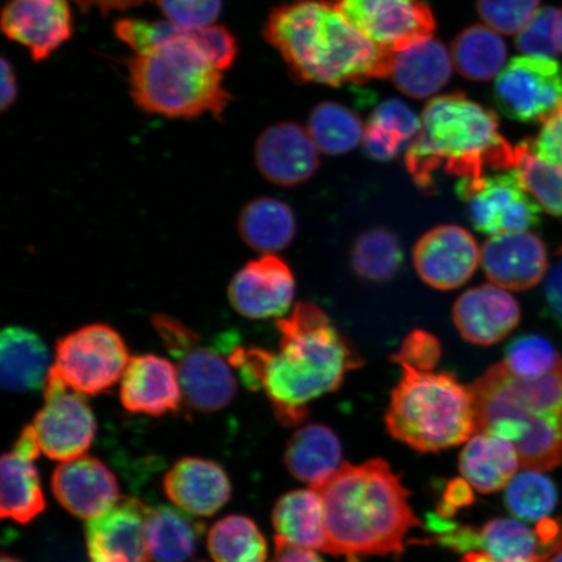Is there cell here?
<instances>
[{"label":"cell","instance_id":"obj_20","mask_svg":"<svg viewBox=\"0 0 562 562\" xmlns=\"http://www.w3.org/2000/svg\"><path fill=\"white\" fill-rule=\"evenodd\" d=\"M2 30L42 61L72 35V15L67 0H12L4 7Z\"/></svg>","mask_w":562,"mask_h":562},{"label":"cell","instance_id":"obj_9","mask_svg":"<svg viewBox=\"0 0 562 562\" xmlns=\"http://www.w3.org/2000/svg\"><path fill=\"white\" fill-rule=\"evenodd\" d=\"M130 360L122 335L103 323H93L61 337L50 372L69 390L95 396L122 381Z\"/></svg>","mask_w":562,"mask_h":562},{"label":"cell","instance_id":"obj_28","mask_svg":"<svg viewBox=\"0 0 562 562\" xmlns=\"http://www.w3.org/2000/svg\"><path fill=\"white\" fill-rule=\"evenodd\" d=\"M272 525L286 543L329 553L325 507L313 488L281 496L272 510Z\"/></svg>","mask_w":562,"mask_h":562},{"label":"cell","instance_id":"obj_42","mask_svg":"<svg viewBox=\"0 0 562 562\" xmlns=\"http://www.w3.org/2000/svg\"><path fill=\"white\" fill-rule=\"evenodd\" d=\"M186 32V30L168 20L122 19L115 24L116 37L128 45L136 54L150 52L153 48L181 37Z\"/></svg>","mask_w":562,"mask_h":562},{"label":"cell","instance_id":"obj_12","mask_svg":"<svg viewBox=\"0 0 562 562\" xmlns=\"http://www.w3.org/2000/svg\"><path fill=\"white\" fill-rule=\"evenodd\" d=\"M492 101L510 121L543 123L562 102V66L548 56H516L497 75Z\"/></svg>","mask_w":562,"mask_h":562},{"label":"cell","instance_id":"obj_46","mask_svg":"<svg viewBox=\"0 0 562 562\" xmlns=\"http://www.w3.org/2000/svg\"><path fill=\"white\" fill-rule=\"evenodd\" d=\"M369 122L400 133L409 143L418 136L420 130V119L416 112L403 101L393 100V98L379 103L372 111Z\"/></svg>","mask_w":562,"mask_h":562},{"label":"cell","instance_id":"obj_48","mask_svg":"<svg viewBox=\"0 0 562 562\" xmlns=\"http://www.w3.org/2000/svg\"><path fill=\"white\" fill-rule=\"evenodd\" d=\"M473 487L465 480H454L448 483L442 501L438 507V515L448 518L474 501Z\"/></svg>","mask_w":562,"mask_h":562},{"label":"cell","instance_id":"obj_45","mask_svg":"<svg viewBox=\"0 0 562 562\" xmlns=\"http://www.w3.org/2000/svg\"><path fill=\"white\" fill-rule=\"evenodd\" d=\"M191 40L217 69L226 70L234 65L237 44L227 27L214 24L191 31Z\"/></svg>","mask_w":562,"mask_h":562},{"label":"cell","instance_id":"obj_22","mask_svg":"<svg viewBox=\"0 0 562 562\" xmlns=\"http://www.w3.org/2000/svg\"><path fill=\"white\" fill-rule=\"evenodd\" d=\"M521 319L515 297L495 284L472 288L461 294L453 306V322L459 333L475 346L501 342Z\"/></svg>","mask_w":562,"mask_h":562},{"label":"cell","instance_id":"obj_34","mask_svg":"<svg viewBox=\"0 0 562 562\" xmlns=\"http://www.w3.org/2000/svg\"><path fill=\"white\" fill-rule=\"evenodd\" d=\"M306 130L319 153L336 157L356 149L362 143L367 125L347 105L322 102L311 112Z\"/></svg>","mask_w":562,"mask_h":562},{"label":"cell","instance_id":"obj_55","mask_svg":"<svg viewBox=\"0 0 562 562\" xmlns=\"http://www.w3.org/2000/svg\"><path fill=\"white\" fill-rule=\"evenodd\" d=\"M0 562H21V561H19L15 558L9 557V554L3 553L2 560H0Z\"/></svg>","mask_w":562,"mask_h":562},{"label":"cell","instance_id":"obj_15","mask_svg":"<svg viewBox=\"0 0 562 562\" xmlns=\"http://www.w3.org/2000/svg\"><path fill=\"white\" fill-rule=\"evenodd\" d=\"M413 262L427 285L452 291L474 276L481 263V250L470 232L446 224L419 238L414 246Z\"/></svg>","mask_w":562,"mask_h":562},{"label":"cell","instance_id":"obj_36","mask_svg":"<svg viewBox=\"0 0 562 562\" xmlns=\"http://www.w3.org/2000/svg\"><path fill=\"white\" fill-rule=\"evenodd\" d=\"M403 259V249L397 237L385 228L363 232L351 251V265L357 276L376 283L395 277Z\"/></svg>","mask_w":562,"mask_h":562},{"label":"cell","instance_id":"obj_44","mask_svg":"<svg viewBox=\"0 0 562 562\" xmlns=\"http://www.w3.org/2000/svg\"><path fill=\"white\" fill-rule=\"evenodd\" d=\"M440 357L441 347L437 337L417 329L405 337L402 347L393 356V361L400 364V368L432 371L439 363Z\"/></svg>","mask_w":562,"mask_h":562},{"label":"cell","instance_id":"obj_10","mask_svg":"<svg viewBox=\"0 0 562 562\" xmlns=\"http://www.w3.org/2000/svg\"><path fill=\"white\" fill-rule=\"evenodd\" d=\"M165 346L178 360L182 398L201 413L224 409L235 398L237 382L231 363L205 347L200 337L182 323L166 315L153 319Z\"/></svg>","mask_w":562,"mask_h":562},{"label":"cell","instance_id":"obj_50","mask_svg":"<svg viewBox=\"0 0 562 562\" xmlns=\"http://www.w3.org/2000/svg\"><path fill=\"white\" fill-rule=\"evenodd\" d=\"M270 562H325L315 551L306 550L286 543L285 540L276 538V554Z\"/></svg>","mask_w":562,"mask_h":562},{"label":"cell","instance_id":"obj_38","mask_svg":"<svg viewBox=\"0 0 562 562\" xmlns=\"http://www.w3.org/2000/svg\"><path fill=\"white\" fill-rule=\"evenodd\" d=\"M503 364L513 375L536 379L562 367V358L544 337L525 335L509 344Z\"/></svg>","mask_w":562,"mask_h":562},{"label":"cell","instance_id":"obj_24","mask_svg":"<svg viewBox=\"0 0 562 562\" xmlns=\"http://www.w3.org/2000/svg\"><path fill=\"white\" fill-rule=\"evenodd\" d=\"M166 495L176 508L196 517H210L229 502V477L217 463L186 457L168 470Z\"/></svg>","mask_w":562,"mask_h":562},{"label":"cell","instance_id":"obj_25","mask_svg":"<svg viewBox=\"0 0 562 562\" xmlns=\"http://www.w3.org/2000/svg\"><path fill=\"white\" fill-rule=\"evenodd\" d=\"M50 353L44 340L25 327L11 326L0 334V382L13 393L45 389Z\"/></svg>","mask_w":562,"mask_h":562},{"label":"cell","instance_id":"obj_35","mask_svg":"<svg viewBox=\"0 0 562 562\" xmlns=\"http://www.w3.org/2000/svg\"><path fill=\"white\" fill-rule=\"evenodd\" d=\"M207 548L215 562H266L267 542L252 519L228 516L211 527Z\"/></svg>","mask_w":562,"mask_h":562},{"label":"cell","instance_id":"obj_54","mask_svg":"<svg viewBox=\"0 0 562 562\" xmlns=\"http://www.w3.org/2000/svg\"><path fill=\"white\" fill-rule=\"evenodd\" d=\"M547 562H562V551L554 553L553 557Z\"/></svg>","mask_w":562,"mask_h":562},{"label":"cell","instance_id":"obj_23","mask_svg":"<svg viewBox=\"0 0 562 562\" xmlns=\"http://www.w3.org/2000/svg\"><path fill=\"white\" fill-rule=\"evenodd\" d=\"M178 368L165 357H131L121 381V402L126 411L160 417L179 411L182 402Z\"/></svg>","mask_w":562,"mask_h":562},{"label":"cell","instance_id":"obj_17","mask_svg":"<svg viewBox=\"0 0 562 562\" xmlns=\"http://www.w3.org/2000/svg\"><path fill=\"white\" fill-rule=\"evenodd\" d=\"M149 507L133 497H121L86 527L90 562H150L146 539Z\"/></svg>","mask_w":562,"mask_h":562},{"label":"cell","instance_id":"obj_1","mask_svg":"<svg viewBox=\"0 0 562 562\" xmlns=\"http://www.w3.org/2000/svg\"><path fill=\"white\" fill-rule=\"evenodd\" d=\"M278 351L236 347L228 362L250 390H263L285 426L300 425L308 404L340 389L360 358L328 315L311 302H300L278 321Z\"/></svg>","mask_w":562,"mask_h":562},{"label":"cell","instance_id":"obj_5","mask_svg":"<svg viewBox=\"0 0 562 562\" xmlns=\"http://www.w3.org/2000/svg\"><path fill=\"white\" fill-rule=\"evenodd\" d=\"M476 407V432L515 445L522 469L551 470L562 463V367L524 379L503 362L470 385Z\"/></svg>","mask_w":562,"mask_h":562},{"label":"cell","instance_id":"obj_47","mask_svg":"<svg viewBox=\"0 0 562 562\" xmlns=\"http://www.w3.org/2000/svg\"><path fill=\"white\" fill-rule=\"evenodd\" d=\"M529 145L533 156L562 170V102L546 119L538 137Z\"/></svg>","mask_w":562,"mask_h":562},{"label":"cell","instance_id":"obj_3","mask_svg":"<svg viewBox=\"0 0 562 562\" xmlns=\"http://www.w3.org/2000/svg\"><path fill=\"white\" fill-rule=\"evenodd\" d=\"M263 34L302 82L337 88L391 76L395 53L363 37L335 2L281 4L267 19Z\"/></svg>","mask_w":562,"mask_h":562},{"label":"cell","instance_id":"obj_56","mask_svg":"<svg viewBox=\"0 0 562 562\" xmlns=\"http://www.w3.org/2000/svg\"><path fill=\"white\" fill-rule=\"evenodd\" d=\"M560 41H561V52H562V12H561V26H560Z\"/></svg>","mask_w":562,"mask_h":562},{"label":"cell","instance_id":"obj_43","mask_svg":"<svg viewBox=\"0 0 562 562\" xmlns=\"http://www.w3.org/2000/svg\"><path fill=\"white\" fill-rule=\"evenodd\" d=\"M168 21L186 31L202 30L221 16L222 0H157Z\"/></svg>","mask_w":562,"mask_h":562},{"label":"cell","instance_id":"obj_16","mask_svg":"<svg viewBox=\"0 0 562 562\" xmlns=\"http://www.w3.org/2000/svg\"><path fill=\"white\" fill-rule=\"evenodd\" d=\"M296 281L290 266L276 255H262L232 278L228 300L245 318L269 319L290 311Z\"/></svg>","mask_w":562,"mask_h":562},{"label":"cell","instance_id":"obj_11","mask_svg":"<svg viewBox=\"0 0 562 562\" xmlns=\"http://www.w3.org/2000/svg\"><path fill=\"white\" fill-rule=\"evenodd\" d=\"M457 193L468 203L470 220L482 234L527 232L540 222V205L527 192L518 170L461 179Z\"/></svg>","mask_w":562,"mask_h":562},{"label":"cell","instance_id":"obj_29","mask_svg":"<svg viewBox=\"0 0 562 562\" xmlns=\"http://www.w3.org/2000/svg\"><path fill=\"white\" fill-rule=\"evenodd\" d=\"M296 216L286 203L272 196H259L238 215V234L252 250L273 255L290 246L296 236Z\"/></svg>","mask_w":562,"mask_h":562},{"label":"cell","instance_id":"obj_49","mask_svg":"<svg viewBox=\"0 0 562 562\" xmlns=\"http://www.w3.org/2000/svg\"><path fill=\"white\" fill-rule=\"evenodd\" d=\"M544 297L553 318L562 325V248L558 251L557 262L547 273Z\"/></svg>","mask_w":562,"mask_h":562},{"label":"cell","instance_id":"obj_39","mask_svg":"<svg viewBox=\"0 0 562 562\" xmlns=\"http://www.w3.org/2000/svg\"><path fill=\"white\" fill-rule=\"evenodd\" d=\"M533 200L547 213L562 216V170L526 151L517 168Z\"/></svg>","mask_w":562,"mask_h":562},{"label":"cell","instance_id":"obj_18","mask_svg":"<svg viewBox=\"0 0 562 562\" xmlns=\"http://www.w3.org/2000/svg\"><path fill=\"white\" fill-rule=\"evenodd\" d=\"M255 158L263 178L279 187L300 186L319 167V150L311 133L292 122L265 130L257 139Z\"/></svg>","mask_w":562,"mask_h":562},{"label":"cell","instance_id":"obj_32","mask_svg":"<svg viewBox=\"0 0 562 562\" xmlns=\"http://www.w3.org/2000/svg\"><path fill=\"white\" fill-rule=\"evenodd\" d=\"M30 457L5 453L0 465V515L19 524H30L46 508L40 475Z\"/></svg>","mask_w":562,"mask_h":562},{"label":"cell","instance_id":"obj_6","mask_svg":"<svg viewBox=\"0 0 562 562\" xmlns=\"http://www.w3.org/2000/svg\"><path fill=\"white\" fill-rule=\"evenodd\" d=\"M131 94L147 114L221 116L229 102L222 70L193 44L191 31L130 60Z\"/></svg>","mask_w":562,"mask_h":562},{"label":"cell","instance_id":"obj_14","mask_svg":"<svg viewBox=\"0 0 562 562\" xmlns=\"http://www.w3.org/2000/svg\"><path fill=\"white\" fill-rule=\"evenodd\" d=\"M44 395L45 404L31 424L41 452L61 462L86 454L97 431L94 413L87 400L52 372Z\"/></svg>","mask_w":562,"mask_h":562},{"label":"cell","instance_id":"obj_40","mask_svg":"<svg viewBox=\"0 0 562 562\" xmlns=\"http://www.w3.org/2000/svg\"><path fill=\"white\" fill-rule=\"evenodd\" d=\"M540 0H477V13L491 30L519 34L539 11Z\"/></svg>","mask_w":562,"mask_h":562},{"label":"cell","instance_id":"obj_30","mask_svg":"<svg viewBox=\"0 0 562 562\" xmlns=\"http://www.w3.org/2000/svg\"><path fill=\"white\" fill-rule=\"evenodd\" d=\"M284 459L291 474L312 486L341 467V445L331 428L308 425L294 432Z\"/></svg>","mask_w":562,"mask_h":562},{"label":"cell","instance_id":"obj_37","mask_svg":"<svg viewBox=\"0 0 562 562\" xmlns=\"http://www.w3.org/2000/svg\"><path fill=\"white\" fill-rule=\"evenodd\" d=\"M505 504L522 521H543L557 508L558 491L542 472L524 469L505 490Z\"/></svg>","mask_w":562,"mask_h":562},{"label":"cell","instance_id":"obj_31","mask_svg":"<svg viewBox=\"0 0 562 562\" xmlns=\"http://www.w3.org/2000/svg\"><path fill=\"white\" fill-rule=\"evenodd\" d=\"M205 525L191 515L159 505L146 515V539L151 560L157 562H186L199 547Z\"/></svg>","mask_w":562,"mask_h":562},{"label":"cell","instance_id":"obj_51","mask_svg":"<svg viewBox=\"0 0 562 562\" xmlns=\"http://www.w3.org/2000/svg\"><path fill=\"white\" fill-rule=\"evenodd\" d=\"M18 95L15 72H13L12 66L9 60H2V110L7 109L15 102Z\"/></svg>","mask_w":562,"mask_h":562},{"label":"cell","instance_id":"obj_8","mask_svg":"<svg viewBox=\"0 0 562 562\" xmlns=\"http://www.w3.org/2000/svg\"><path fill=\"white\" fill-rule=\"evenodd\" d=\"M434 533L425 544H439L456 552H482L497 561L547 562L562 551V521L543 519L537 529L510 518H497L481 527L459 526L446 518L428 516Z\"/></svg>","mask_w":562,"mask_h":562},{"label":"cell","instance_id":"obj_13","mask_svg":"<svg viewBox=\"0 0 562 562\" xmlns=\"http://www.w3.org/2000/svg\"><path fill=\"white\" fill-rule=\"evenodd\" d=\"M337 9L372 44L400 53L432 38L437 23L422 0H335Z\"/></svg>","mask_w":562,"mask_h":562},{"label":"cell","instance_id":"obj_21","mask_svg":"<svg viewBox=\"0 0 562 562\" xmlns=\"http://www.w3.org/2000/svg\"><path fill=\"white\" fill-rule=\"evenodd\" d=\"M481 263L492 284L509 291H526L546 277L547 249L530 232L491 236L481 249Z\"/></svg>","mask_w":562,"mask_h":562},{"label":"cell","instance_id":"obj_26","mask_svg":"<svg viewBox=\"0 0 562 562\" xmlns=\"http://www.w3.org/2000/svg\"><path fill=\"white\" fill-rule=\"evenodd\" d=\"M521 460L515 445L490 432H475L460 454V472L482 494L507 488L516 476Z\"/></svg>","mask_w":562,"mask_h":562},{"label":"cell","instance_id":"obj_53","mask_svg":"<svg viewBox=\"0 0 562 562\" xmlns=\"http://www.w3.org/2000/svg\"><path fill=\"white\" fill-rule=\"evenodd\" d=\"M461 562H507V561H497L494 558H491L487 553L482 552H469L465 553V557L462 558ZM522 562H539V561H522Z\"/></svg>","mask_w":562,"mask_h":562},{"label":"cell","instance_id":"obj_27","mask_svg":"<svg viewBox=\"0 0 562 562\" xmlns=\"http://www.w3.org/2000/svg\"><path fill=\"white\" fill-rule=\"evenodd\" d=\"M452 68L451 53L440 41L430 38L395 53L390 77L402 93L424 100L447 86Z\"/></svg>","mask_w":562,"mask_h":562},{"label":"cell","instance_id":"obj_41","mask_svg":"<svg viewBox=\"0 0 562 562\" xmlns=\"http://www.w3.org/2000/svg\"><path fill=\"white\" fill-rule=\"evenodd\" d=\"M561 11L554 7H544L517 35L516 46L526 55L557 56L561 52L560 41Z\"/></svg>","mask_w":562,"mask_h":562},{"label":"cell","instance_id":"obj_52","mask_svg":"<svg viewBox=\"0 0 562 562\" xmlns=\"http://www.w3.org/2000/svg\"><path fill=\"white\" fill-rule=\"evenodd\" d=\"M80 9L88 11L91 7H97L98 10L109 12L112 10H126L132 9L147 2V0H75Z\"/></svg>","mask_w":562,"mask_h":562},{"label":"cell","instance_id":"obj_19","mask_svg":"<svg viewBox=\"0 0 562 562\" xmlns=\"http://www.w3.org/2000/svg\"><path fill=\"white\" fill-rule=\"evenodd\" d=\"M52 488L63 508L88 521L103 515L121 498L115 474L101 460L87 454L56 467Z\"/></svg>","mask_w":562,"mask_h":562},{"label":"cell","instance_id":"obj_7","mask_svg":"<svg viewBox=\"0 0 562 562\" xmlns=\"http://www.w3.org/2000/svg\"><path fill=\"white\" fill-rule=\"evenodd\" d=\"M402 369L385 413L393 438L419 452H439L473 437L476 407L470 385L446 372Z\"/></svg>","mask_w":562,"mask_h":562},{"label":"cell","instance_id":"obj_2","mask_svg":"<svg viewBox=\"0 0 562 562\" xmlns=\"http://www.w3.org/2000/svg\"><path fill=\"white\" fill-rule=\"evenodd\" d=\"M325 507L329 553L335 557L402 554L407 532L420 526L409 491L384 460L350 465L312 484Z\"/></svg>","mask_w":562,"mask_h":562},{"label":"cell","instance_id":"obj_33","mask_svg":"<svg viewBox=\"0 0 562 562\" xmlns=\"http://www.w3.org/2000/svg\"><path fill=\"white\" fill-rule=\"evenodd\" d=\"M451 55L453 66L465 79L488 81L502 72L507 46L490 26L474 24L457 35Z\"/></svg>","mask_w":562,"mask_h":562},{"label":"cell","instance_id":"obj_4","mask_svg":"<svg viewBox=\"0 0 562 562\" xmlns=\"http://www.w3.org/2000/svg\"><path fill=\"white\" fill-rule=\"evenodd\" d=\"M529 143L512 146L498 131L495 111L463 93L434 98L420 116V130L405 154L406 170L422 191H431L439 170L461 179L484 171L517 170Z\"/></svg>","mask_w":562,"mask_h":562}]
</instances>
